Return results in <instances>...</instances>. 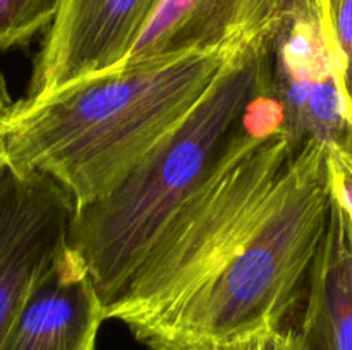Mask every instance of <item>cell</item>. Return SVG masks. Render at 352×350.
<instances>
[{
    "label": "cell",
    "mask_w": 352,
    "mask_h": 350,
    "mask_svg": "<svg viewBox=\"0 0 352 350\" xmlns=\"http://www.w3.org/2000/svg\"><path fill=\"white\" fill-rule=\"evenodd\" d=\"M12 106H14V102L10 100L9 91H7L6 79H3V75L0 74V170L6 167V163H3V154H2V129L6 120L9 119Z\"/></svg>",
    "instance_id": "14"
},
{
    "label": "cell",
    "mask_w": 352,
    "mask_h": 350,
    "mask_svg": "<svg viewBox=\"0 0 352 350\" xmlns=\"http://www.w3.org/2000/svg\"><path fill=\"white\" fill-rule=\"evenodd\" d=\"M299 328L291 326H268L246 335L220 342L198 343L172 350H299Z\"/></svg>",
    "instance_id": "11"
},
{
    "label": "cell",
    "mask_w": 352,
    "mask_h": 350,
    "mask_svg": "<svg viewBox=\"0 0 352 350\" xmlns=\"http://www.w3.org/2000/svg\"><path fill=\"white\" fill-rule=\"evenodd\" d=\"M105 319L88 266L67 246L31 288L0 350H96Z\"/></svg>",
    "instance_id": "8"
},
{
    "label": "cell",
    "mask_w": 352,
    "mask_h": 350,
    "mask_svg": "<svg viewBox=\"0 0 352 350\" xmlns=\"http://www.w3.org/2000/svg\"><path fill=\"white\" fill-rule=\"evenodd\" d=\"M299 342H301L299 350H323L322 345L318 343V340H316L309 331L302 329L301 326H299Z\"/></svg>",
    "instance_id": "15"
},
{
    "label": "cell",
    "mask_w": 352,
    "mask_h": 350,
    "mask_svg": "<svg viewBox=\"0 0 352 350\" xmlns=\"http://www.w3.org/2000/svg\"><path fill=\"white\" fill-rule=\"evenodd\" d=\"M60 0H0V51L30 43L54 23Z\"/></svg>",
    "instance_id": "10"
},
{
    "label": "cell",
    "mask_w": 352,
    "mask_h": 350,
    "mask_svg": "<svg viewBox=\"0 0 352 350\" xmlns=\"http://www.w3.org/2000/svg\"><path fill=\"white\" fill-rule=\"evenodd\" d=\"M162 0H60L34 60L26 98L117 67L129 55Z\"/></svg>",
    "instance_id": "6"
},
{
    "label": "cell",
    "mask_w": 352,
    "mask_h": 350,
    "mask_svg": "<svg viewBox=\"0 0 352 350\" xmlns=\"http://www.w3.org/2000/svg\"><path fill=\"white\" fill-rule=\"evenodd\" d=\"M160 230L105 309L150 350L220 342L285 319L332 206L327 146H299L274 98Z\"/></svg>",
    "instance_id": "1"
},
{
    "label": "cell",
    "mask_w": 352,
    "mask_h": 350,
    "mask_svg": "<svg viewBox=\"0 0 352 350\" xmlns=\"http://www.w3.org/2000/svg\"><path fill=\"white\" fill-rule=\"evenodd\" d=\"M320 5L339 55L344 88L352 108V0H320Z\"/></svg>",
    "instance_id": "12"
},
{
    "label": "cell",
    "mask_w": 352,
    "mask_h": 350,
    "mask_svg": "<svg viewBox=\"0 0 352 350\" xmlns=\"http://www.w3.org/2000/svg\"><path fill=\"white\" fill-rule=\"evenodd\" d=\"M74 211L52 177L0 170V345L38 278L69 246Z\"/></svg>",
    "instance_id": "5"
},
{
    "label": "cell",
    "mask_w": 352,
    "mask_h": 350,
    "mask_svg": "<svg viewBox=\"0 0 352 350\" xmlns=\"http://www.w3.org/2000/svg\"><path fill=\"white\" fill-rule=\"evenodd\" d=\"M270 54L272 96L291 139L352 153V108L320 0L275 34Z\"/></svg>",
    "instance_id": "4"
},
{
    "label": "cell",
    "mask_w": 352,
    "mask_h": 350,
    "mask_svg": "<svg viewBox=\"0 0 352 350\" xmlns=\"http://www.w3.org/2000/svg\"><path fill=\"white\" fill-rule=\"evenodd\" d=\"M232 51L122 62L41 98L24 96L3 124V163L52 177L76 208L96 201L188 115Z\"/></svg>",
    "instance_id": "2"
},
{
    "label": "cell",
    "mask_w": 352,
    "mask_h": 350,
    "mask_svg": "<svg viewBox=\"0 0 352 350\" xmlns=\"http://www.w3.org/2000/svg\"><path fill=\"white\" fill-rule=\"evenodd\" d=\"M318 0H162L124 62L189 51H232L274 40Z\"/></svg>",
    "instance_id": "7"
},
{
    "label": "cell",
    "mask_w": 352,
    "mask_h": 350,
    "mask_svg": "<svg viewBox=\"0 0 352 350\" xmlns=\"http://www.w3.org/2000/svg\"><path fill=\"white\" fill-rule=\"evenodd\" d=\"M327 167L332 199L342 206L352 222V153L342 148H327Z\"/></svg>",
    "instance_id": "13"
},
{
    "label": "cell",
    "mask_w": 352,
    "mask_h": 350,
    "mask_svg": "<svg viewBox=\"0 0 352 350\" xmlns=\"http://www.w3.org/2000/svg\"><path fill=\"white\" fill-rule=\"evenodd\" d=\"M302 329L323 350H352V222L332 199L325 235L308 277Z\"/></svg>",
    "instance_id": "9"
},
{
    "label": "cell",
    "mask_w": 352,
    "mask_h": 350,
    "mask_svg": "<svg viewBox=\"0 0 352 350\" xmlns=\"http://www.w3.org/2000/svg\"><path fill=\"white\" fill-rule=\"evenodd\" d=\"M272 41L236 48L201 100L141 163L112 192L76 208L69 246L88 266L105 309L272 96Z\"/></svg>",
    "instance_id": "3"
}]
</instances>
